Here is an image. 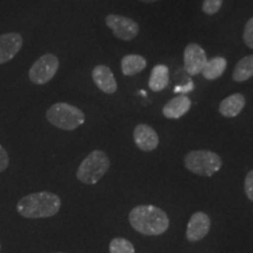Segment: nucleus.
Here are the masks:
<instances>
[{"label": "nucleus", "instance_id": "1", "mask_svg": "<svg viewBox=\"0 0 253 253\" xmlns=\"http://www.w3.org/2000/svg\"><path fill=\"white\" fill-rule=\"evenodd\" d=\"M131 227L144 236H160L169 229L170 220L161 208L155 205H138L129 213Z\"/></svg>", "mask_w": 253, "mask_h": 253}, {"label": "nucleus", "instance_id": "2", "mask_svg": "<svg viewBox=\"0 0 253 253\" xmlns=\"http://www.w3.org/2000/svg\"><path fill=\"white\" fill-rule=\"evenodd\" d=\"M61 207L59 196L48 191L36 192L25 196L19 201L17 211L20 216L30 219L55 216Z\"/></svg>", "mask_w": 253, "mask_h": 253}, {"label": "nucleus", "instance_id": "3", "mask_svg": "<svg viewBox=\"0 0 253 253\" xmlns=\"http://www.w3.org/2000/svg\"><path fill=\"white\" fill-rule=\"evenodd\" d=\"M46 118L50 125L66 131L75 130L86 121V116L81 109L66 102L53 104L47 110Z\"/></svg>", "mask_w": 253, "mask_h": 253}, {"label": "nucleus", "instance_id": "4", "mask_svg": "<svg viewBox=\"0 0 253 253\" xmlns=\"http://www.w3.org/2000/svg\"><path fill=\"white\" fill-rule=\"evenodd\" d=\"M109 167L110 161L107 154L102 150H94L79 166L77 177L84 184H96L106 175Z\"/></svg>", "mask_w": 253, "mask_h": 253}, {"label": "nucleus", "instance_id": "5", "mask_svg": "<svg viewBox=\"0 0 253 253\" xmlns=\"http://www.w3.org/2000/svg\"><path fill=\"white\" fill-rule=\"evenodd\" d=\"M220 156L211 150H192L184 157V166L195 175L211 177L220 170Z\"/></svg>", "mask_w": 253, "mask_h": 253}, {"label": "nucleus", "instance_id": "6", "mask_svg": "<svg viewBox=\"0 0 253 253\" xmlns=\"http://www.w3.org/2000/svg\"><path fill=\"white\" fill-rule=\"evenodd\" d=\"M59 69V59L56 55L43 54L32 65V67L28 72L30 80L36 84H45L54 78Z\"/></svg>", "mask_w": 253, "mask_h": 253}, {"label": "nucleus", "instance_id": "7", "mask_svg": "<svg viewBox=\"0 0 253 253\" xmlns=\"http://www.w3.org/2000/svg\"><path fill=\"white\" fill-rule=\"evenodd\" d=\"M106 25L113 31L114 36L123 41L134 40L140 33L138 24L125 15L108 14L106 17Z\"/></svg>", "mask_w": 253, "mask_h": 253}, {"label": "nucleus", "instance_id": "8", "mask_svg": "<svg viewBox=\"0 0 253 253\" xmlns=\"http://www.w3.org/2000/svg\"><path fill=\"white\" fill-rule=\"evenodd\" d=\"M208 62L205 50L198 43H189L184 49V69L190 75H198Z\"/></svg>", "mask_w": 253, "mask_h": 253}, {"label": "nucleus", "instance_id": "9", "mask_svg": "<svg viewBox=\"0 0 253 253\" xmlns=\"http://www.w3.org/2000/svg\"><path fill=\"white\" fill-rule=\"evenodd\" d=\"M211 227L210 217L205 212L198 211L190 218L186 227V239L191 243L199 242L208 235Z\"/></svg>", "mask_w": 253, "mask_h": 253}, {"label": "nucleus", "instance_id": "10", "mask_svg": "<svg viewBox=\"0 0 253 253\" xmlns=\"http://www.w3.org/2000/svg\"><path fill=\"white\" fill-rule=\"evenodd\" d=\"M134 142L136 147L142 151L149 153L156 149L160 144V137L153 126L144 125H137L134 129Z\"/></svg>", "mask_w": 253, "mask_h": 253}, {"label": "nucleus", "instance_id": "11", "mask_svg": "<svg viewBox=\"0 0 253 253\" xmlns=\"http://www.w3.org/2000/svg\"><path fill=\"white\" fill-rule=\"evenodd\" d=\"M23 47V37L19 33H5L0 36V65L8 62Z\"/></svg>", "mask_w": 253, "mask_h": 253}, {"label": "nucleus", "instance_id": "12", "mask_svg": "<svg viewBox=\"0 0 253 253\" xmlns=\"http://www.w3.org/2000/svg\"><path fill=\"white\" fill-rule=\"evenodd\" d=\"M94 84L101 91L106 94H114L118 90L115 77H114L112 69L104 65L96 66L91 72Z\"/></svg>", "mask_w": 253, "mask_h": 253}, {"label": "nucleus", "instance_id": "13", "mask_svg": "<svg viewBox=\"0 0 253 253\" xmlns=\"http://www.w3.org/2000/svg\"><path fill=\"white\" fill-rule=\"evenodd\" d=\"M191 108V100L186 95H178L164 104L163 115L167 119H181Z\"/></svg>", "mask_w": 253, "mask_h": 253}, {"label": "nucleus", "instance_id": "14", "mask_svg": "<svg viewBox=\"0 0 253 253\" xmlns=\"http://www.w3.org/2000/svg\"><path fill=\"white\" fill-rule=\"evenodd\" d=\"M246 104V99L243 94L236 93L227 96L219 104V113L224 118H236L242 110L244 109Z\"/></svg>", "mask_w": 253, "mask_h": 253}, {"label": "nucleus", "instance_id": "15", "mask_svg": "<svg viewBox=\"0 0 253 253\" xmlns=\"http://www.w3.org/2000/svg\"><path fill=\"white\" fill-rule=\"evenodd\" d=\"M169 68L166 65H156L151 71L149 88L155 93L166 89L169 84Z\"/></svg>", "mask_w": 253, "mask_h": 253}, {"label": "nucleus", "instance_id": "16", "mask_svg": "<svg viewBox=\"0 0 253 253\" xmlns=\"http://www.w3.org/2000/svg\"><path fill=\"white\" fill-rule=\"evenodd\" d=\"M145 67H147V60L138 54L126 55L121 61V71L126 77H134Z\"/></svg>", "mask_w": 253, "mask_h": 253}, {"label": "nucleus", "instance_id": "17", "mask_svg": "<svg viewBox=\"0 0 253 253\" xmlns=\"http://www.w3.org/2000/svg\"><path fill=\"white\" fill-rule=\"evenodd\" d=\"M227 67V61L223 56H216L211 60H208L207 65L204 66L202 74L207 80H216L224 74Z\"/></svg>", "mask_w": 253, "mask_h": 253}, {"label": "nucleus", "instance_id": "18", "mask_svg": "<svg viewBox=\"0 0 253 253\" xmlns=\"http://www.w3.org/2000/svg\"><path fill=\"white\" fill-rule=\"evenodd\" d=\"M253 77V54L245 56L237 63L232 73L236 82H245Z\"/></svg>", "mask_w": 253, "mask_h": 253}, {"label": "nucleus", "instance_id": "19", "mask_svg": "<svg viewBox=\"0 0 253 253\" xmlns=\"http://www.w3.org/2000/svg\"><path fill=\"white\" fill-rule=\"evenodd\" d=\"M110 253H135L134 244L126 238H114L109 244Z\"/></svg>", "mask_w": 253, "mask_h": 253}, {"label": "nucleus", "instance_id": "20", "mask_svg": "<svg viewBox=\"0 0 253 253\" xmlns=\"http://www.w3.org/2000/svg\"><path fill=\"white\" fill-rule=\"evenodd\" d=\"M221 5H223V0H204L203 5H202V11L208 15H213L218 13Z\"/></svg>", "mask_w": 253, "mask_h": 253}, {"label": "nucleus", "instance_id": "21", "mask_svg": "<svg viewBox=\"0 0 253 253\" xmlns=\"http://www.w3.org/2000/svg\"><path fill=\"white\" fill-rule=\"evenodd\" d=\"M243 39H244L245 45L249 48L253 49V17L246 23L244 28V34H243Z\"/></svg>", "mask_w": 253, "mask_h": 253}, {"label": "nucleus", "instance_id": "22", "mask_svg": "<svg viewBox=\"0 0 253 253\" xmlns=\"http://www.w3.org/2000/svg\"><path fill=\"white\" fill-rule=\"evenodd\" d=\"M244 190L246 197H248L251 202H253V170L249 171V173L245 177Z\"/></svg>", "mask_w": 253, "mask_h": 253}, {"label": "nucleus", "instance_id": "23", "mask_svg": "<svg viewBox=\"0 0 253 253\" xmlns=\"http://www.w3.org/2000/svg\"><path fill=\"white\" fill-rule=\"evenodd\" d=\"M9 164V158L7 151L5 150V148L2 145H0V172L5 171L7 169Z\"/></svg>", "mask_w": 253, "mask_h": 253}, {"label": "nucleus", "instance_id": "24", "mask_svg": "<svg viewBox=\"0 0 253 253\" xmlns=\"http://www.w3.org/2000/svg\"><path fill=\"white\" fill-rule=\"evenodd\" d=\"M192 88H194V84H192V81H189L188 84H185V86H181V87H176L175 88V93H183V94H185V93H189L190 90L192 89Z\"/></svg>", "mask_w": 253, "mask_h": 253}, {"label": "nucleus", "instance_id": "25", "mask_svg": "<svg viewBox=\"0 0 253 253\" xmlns=\"http://www.w3.org/2000/svg\"><path fill=\"white\" fill-rule=\"evenodd\" d=\"M140 1L144 2V4H153V2H156L158 0H140Z\"/></svg>", "mask_w": 253, "mask_h": 253}, {"label": "nucleus", "instance_id": "26", "mask_svg": "<svg viewBox=\"0 0 253 253\" xmlns=\"http://www.w3.org/2000/svg\"><path fill=\"white\" fill-rule=\"evenodd\" d=\"M56 253H62V252H56Z\"/></svg>", "mask_w": 253, "mask_h": 253}, {"label": "nucleus", "instance_id": "27", "mask_svg": "<svg viewBox=\"0 0 253 253\" xmlns=\"http://www.w3.org/2000/svg\"><path fill=\"white\" fill-rule=\"evenodd\" d=\"M0 249H1V248H0Z\"/></svg>", "mask_w": 253, "mask_h": 253}]
</instances>
